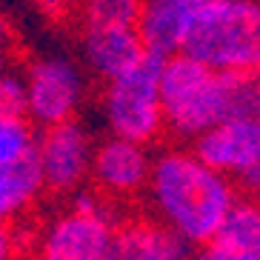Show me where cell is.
I'll list each match as a JSON object with an SVG mask.
<instances>
[{
	"label": "cell",
	"instance_id": "1",
	"mask_svg": "<svg viewBox=\"0 0 260 260\" xmlns=\"http://www.w3.org/2000/svg\"><path fill=\"white\" fill-rule=\"evenodd\" d=\"M146 198L152 203V214L166 220L189 243L203 246L223 226L237 191L198 154L172 149L152 160Z\"/></svg>",
	"mask_w": 260,
	"mask_h": 260
},
{
	"label": "cell",
	"instance_id": "2",
	"mask_svg": "<svg viewBox=\"0 0 260 260\" xmlns=\"http://www.w3.org/2000/svg\"><path fill=\"white\" fill-rule=\"evenodd\" d=\"M180 52L217 72L260 66V0H206Z\"/></svg>",
	"mask_w": 260,
	"mask_h": 260
},
{
	"label": "cell",
	"instance_id": "3",
	"mask_svg": "<svg viewBox=\"0 0 260 260\" xmlns=\"http://www.w3.org/2000/svg\"><path fill=\"white\" fill-rule=\"evenodd\" d=\"M100 191L80 189L72 206L52 214L31 243V260H112V237L120 214Z\"/></svg>",
	"mask_w": 260,
	"mask_h": 260
},
{
	"label": "cell",
	"instance_id": "4",
	"mask_svg": "<svg viewBox=\"0 0 260 260\" xmlns=\"http://www.w3.org/2000/svg\"><path fill=\"white\" fill-rule=\"evenodd\" d=\"M160 103L166 132L175 138H198L220 123V72L175 52L163 60Z\"/></svg>",
	"mask_w": 260,
	"mask_h": 260
},
{
	"label": "cell",
	"instance_id": "5",
	"mask_svg": "<svg viewBox=\"0 0 260 260\" xmlns=\"http://www.w3.org/2000/svg\"><path fill=\"white\" fill-rule=\"evenodd\" d=\"M160 54L149 52L138 66L106 80L103 86V117L115 138L135 143H154L166 132L160 103Z\"/></svg>",
	"mask_w": 260,
	"mask_h": 260
},
{
	"label": "cell",
	"instance_id": "6",
	"mask_svg": "<svg viewBox=\"0 0 260 260\" xmlns=\"http://www.w3.org/2000/svg\"><path fill=\"white\" fill-rule=\"evenodd\" d=\"M26 106L35 126L46 129L77 117L86 98L83 72L63 54H43L26 66Z\"/></svg>",
	"mask_w": 260,
	"mask_h": 260
},
{
	"label": "cell",
	"instance_id": "7",
	"mask_svg": "<svg viewBox=\"0 0 260 260\" xmlns=\"http://www.w3.org/2000/svg\"><path fill=\"white\" fill-rule=\"evenodd\" d=\"M35 152L46 180V191L54 198H72L92 180L94 143L89 129L77 117L40 129Z\"/></svg>",
	"mask_w": 260,
	"mask_h": 260
},
{
	"label": "cell",
	"instance_id": "8",
	"mask_svg": "<svg viewBox=\"0 0 260 260\" xmlns=\"http://www.w3.org/2000/svg\"><path fill=\"white\" fill-rule=\"evenodd\" d=\"M152 177V157L143 143L126 138H112L94 146L92 160V189L100 191L112 206L135 203L149 189Z\"/></svg>",
	"mask_w": 260,
	"mask_h": 260
},
{
	"label": "cell",
	"instance_id": "9",
	"mask_svg": "<svg viewBox=\"0 0 260 260\" xmlns=\"http://www.w3.org/2000/svg\"><path fill=\"white\" fill-rule=\"evenodd\" d=\"M186 243L157 214H126L115 223L112 260H189Z\"/></svg>",
	"mask_w": 260,
	"mask_h": 260
},
{
	"label": "cell",
	"instance_id": "10",
	"mask_svg": "<svg viewBox=\"0 0 260 260\" xmlns=\"http://www.w3.org/2000/svg\"><path fill=\"white\" fill-rule=\"evenodd\" d=\"M80 49L89 72L103 83L129 72L149 54L138 26H80Z\"/></svg>",
	"mask_w": 260,
	"mask_h": 260
},
{
	"label": "cell",
	"instance_id": "11",
	"mask_svg": "<svg viewBox=\"0 0 260 260\" xmlns=\"http://www.w3.org/2000/svg\"><path fill=\"white\" fill-rule=\"evenodd\" d=\"M194 154L217 172H243L260 157V123L220 120L194 140Z\"/></svg>",
	"mask_w": 260,
	"mask_h": 260
},
{
	"label": "cell",
	"instance_id": "12",
	"mask_svg": "<svg viewBox=\"0 0 260 260\" xmlns=\"http://www.w3.org/2000/svg\"><path fill=\"white\" fill-rule=\"evenodd\" d=\"M189 260H260V200L237 194L223 226Z\"/></svg>",
	"mask_w": 260,
	"mask_h": 260
},
{
	"label": "cell",
	"instance_id": "13",
	"mask_svg": "<svg viewBox=\"0 0 260 260\" xmlns=\"http://www.w3.org/2000/svg\"><path fill=\"white\" fill-rule=\"evenodd\" d=\"M203 3L206 0H143L138 29L146 49L160 57L180 52L191 20Z\"/></svg>",
	"mask_w": 260,
	"mask_h": 260
},
{
	"label": "cell",
	"instance_id": "14",
	"mask_svg": "<svg viewBox=\"0 0 260 260\" xmlns=\"http://www.w3.org/2000/svg\"><path fill=\"white\" fill-rule=\"evenodd\" d=\"M43 194H46V180L40 172L38 152L0 163V220H20L26 212L35 209Z\"/></svg>",
	"mask_w": 260,
	"mask_h": 260
},
{
	"label": "cell",
	"instance_id": "15",
	"mask_svg": "<svg viewBox=\"0 0 260 260\" xmlns=\"http://www.w3.org/2000/svg\"><path fill=\"white\" fill-rule=\"evenodd\" d=\"M220 120L260 123V66L220 72Z\"/></svg>",
	"mask_w": 260,
	"mask_h": 260
},
{
	"label": "cell",
	"instance_id": "16",
	"mask_svg": "<svg viewBox=\"0 0 260 260\" xmlns=\"http://www.w3.org/2000/svg\"><path fill=\"white\" fill-rule=\"evenodd\" d=\"M143 0H86L77 12L80 26H138Z\"/></svg>",
	"mask_w": 260,
	"mask_h": 260
},
{
	"label": "cell",
	"instance_id": "17",
	"mask_svg": "<svg viewBox=\"0 0 260 260\" xmlns=\"http://www.w3.org/2000/svg\"><path fill=\"white\" fill-rule=\"evenodd\" d=\"M38 149V126L29 115H0V163L26 157Z\"/></svg>",
	"mask_w": 260,
	"mask_h": 260
},
{
	"label": "cell",
	"instance_id": "18",
	"mask_svg": "<svg viewBox=\"0 0 260 260\" xmlns=\"http://www.w3.org/2000/svg\"><path fill=\"white\" fill-rule=\"evenodd\" d=\"M0 115H29L26 77L12 69H0Z\"/></svg>",
	"mask_w": 260,
	"mask_h": 260
},
{
	"label": "cell",
	"instance_id": "19",
	"mask_svg": "<svg viewBox=\"0 0 260 260\" xmlns=\"http://www.w3.org/2000/svg\"><path fill=\"white\" fill-rule=\"evenodd\" d=\"M20 235L12 223L0 220V260H17L20 257Z\"/></svg>",
	"mask_w": 260,
	"mask_h": 260
},
{
	"label": "cell",
	"instance_id": "20",
	"mask_svg": "<svg viewBox=\"0 0 260 260\" xmlns=\"http://www.w3.org/2000/svg\"><path fill=\"white\" fill-rule=\"evenodd\" d=\"M38 3L52 15H77L86 0H38Z\"/></svg>",
	"mask_w": 260,
	"mask_h": 260
},
{
	"label": "cell",
	"instance_id": "21",
	"mask_svg": "<svg viewBox=\"0 0 260 260\" xmlns=\"http://www.w3.org/2000/svg\"><path fill=\"white\" fill-rule=\"evenodd\" d=\"M9 40H12V23L6 20V15H0V52L9 46Z\"/></svg>",
	"mask_w": 260,
	"mask_h": 260
},
{
	"label": "cell",
	"instance_id": "22",
	"mask_svg": "<svg viewBox=\"0 0 260 260\" xmlns=\"http://www.w3.org/2000/svg\"><path fill=\"white\" fill-rule=\"evenodd\" d=\"M0 69H6V66H3V52H0Z\"/></svg>",
	"mask_w": 260,
	"mask_h": 260
}]
</instances>
